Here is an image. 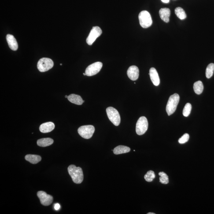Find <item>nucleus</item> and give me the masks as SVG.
Segmentation results:
<instances>
[{
  "instance_id": "obj_16",
  "label": "nucleus",
  "mask_w": 214,
  "mask_h": 214,
  "mask_svg": "<svg viewBox=\"0 0 214 214\" xmlns=\"http://www.w3.org/2000/svg\"><path fill=\"white\" fill-rule=\"evenodd\" d=\"M68 99L69 101L76 105H81L85 102L81 96L75 94H70L68 96Z\"/></svg>"
},
{
  "instance_id": "obj_3",
  "label": "nucleus",
  "mask_w": 214,
  "mask_h": 214,
  "mask_svg": "<svg viewBox=\"0 0 214 214\" xmlns=\"http://www.w3.org/2000/svg\"><path fill=\"white\" fill-rule=\"evenodd\" d=\"M138 18L140 24L143 28H148L152 25V20L151 16L147 11L143 10L140 12Z\"/></svg>"
},
{
  "instance_id": "obj_1",
  "label": "nucleus",
  "mask_w": 214,
  "mask_h": 214,
  "mask_svg": "<svg viewBox=\"0 0 214 214\" xmlns=\"http://www.w3.org/2000/svg\"><path fill=\"white\" fill-rule=\"evenodd\" d=\"M68 171L74 183L77 184L82 183L83 180L84 176L81 168L71 164L68 167Z\"/></svg>"
},
{
  "instance_id": "obj_28",
  "label": "nucleus",
  "mask_w": 214,
  "mask_h": 214,
  "mask_svg": "<svg viewBox=\"0 0 214 214\" xmlns=\"http://www.w3.org/2000/svg\"><path fill=\"white\" fill-rule=\"evenodd\" d=\"M161 1H162L163 2L166 3H168V2H169V0H161Z\"/></svg>"
},
{
  "instance_id": "obj_15",
  "label": "nucleus",
  "mask_w": 214,
  "mask_h": 214,
  "mask_svg": "<svg viewBox=\"0 0 214 214\" xmlns=\"http://www.w3.org/2000/svg\"><path fill=\"white\" fill-rule=\"evenodd\" d=\"M160 18L163 21L166 23H168L169 21V17L171 14V11L168 8H162L159 11Z\"/></svg>"
},
{
  "instance_id": "obj_23",
  "label": "nucleus",
  "mask_w": 214,
  "mask_h": 214,
  "mask_svg": "<svg viewBox=\"0 0 214 214\" xmlns=\"http://www.w3.org/2000/svg\"><path fill=\"white\" fill-rule=\"evenodd\" d=\"M159 175L160 176V181L163 184H167L169 182L168 176L165 173L163 172H159Z\"/></svg>"
},
{
  "instance_id": "obj_6",
  "label": "nucleus",
  "mask_w": 214,
  "mask_h": 214,
  "mask_svg": "<svg viewBox=\"0 0 214 214\" xmlns=\"http://www.w3.org/2000/svg\"><path fill=\"white\" fill-rule=\"evenodd\" d=\"M149 127V123L147 119L145 117L142 116L140 117L137 122L136 131L138 135L144 134L147 131Z\"/></svg>"
},
{
  "instance_id": "obj_21",
  "label": "nucleus",
  "mask_w": 214,
  "mask_h": 214,
  "mask_svg": "<svg viewBox=\"0 0 214 214\" xmlns=\"http://www.w3.org/2000/svg\"><path fill=\"white\" fill-rule=\"evenodd\" d=\"M175 13L176 16L180 20H184L186 18V13L182 8L177 7L175 9Z\"/></svg>"
},
{
  "instance_id": "obj_9",
  "label": "nucleus",
  "mask_w": 214,
  "mask_h": 214,
  "mask_svg": "<svg viewBox=\"0 0 214 214\" xmlns=\"http://www.w3.org/2000/svg\"><path fill=\"white\" fill-rule=\"evenodd\" d=\"M102 65V63L99 61L93 63L86 68L85 73L88 76H92L95 75L101 71Z\"/></svg>"
},
{
  "instance_id": "obj_26",
  "label": "nucleus",
  "mask_w": 214,
  "mask_h": 214,
  "mask_svg": "<svg viewBox=\"0 0 214 214\" xmlns=\"http://www.w3.org/2000/svg\"><path fill=\"white\" fill-rule=\"evenodd\" d=\"M189 138H190V136H189L188 134H185L180 138H179V139L178 140V142L180 144H184L188 141Z\"/></svg>"
},
{
  "instance_id": "obj_31",
  "label": "nucleus",
  "mask_w": 214,
  "mask_h": 214,
  "mask_svg": "<svg viewBox=\"0 0 214 214\" xmlns=\"http://www.w3.org/2000/svg\"><path fill=\"white\" fill-rule=\"evenodd\" d=\"M83 75H86L85 73H83Z\"/></svg>"
},
{
  "instance_id": "obj_20",
  "label": "nucleus",
  "mask_w": 214,
  "mask_h": 214,
  "mask_svg": "<svg viewBox=\"0 0 214 214\" xmlns=\"http://www.w3.org/2000/svg\"><path fill=\"white\" fill-rule=\"evenodd\" d=\"M193 89L195 93L197 94H200L204 90V85L201 81H199L195 82L193 85Z\"/></svg>"
},
{
  "instance_id": "obj_7",
  "label": "nucleus",
  "mask_w": 214,
  "mask_h": 214,
  "mask_svg": "<svg viewBox=\"0 0 214 214\" xmlns=\"http://www.w3.org/2000/svg\"><path fill=\"white\" fill-rule=\"evenodd\" d=\"M54 66V62L49 58L43 57L39 60L38 63V68L41 72H44L51 69Z\"/></svg>"
},
{
  "instance_id": "obj_11",
  "label": "nucleus",
  "mask_w": 214,
  "mask_h": 214,
  "mask_svg": "<svg viewBox=\"0 0 214 214\" xmlns=\"http://www.w3.org/2000/svg\"><path fill=\"white\" fill-rule=\"evenodd\" d=\"M127 74L129 78L131 80H137L139 77V69L136 66H131L129 68L127 71Z\"/></svg>"
},
{
  "instance_id": "obj_25",
  "label": "nucleus",
  "mask_w": 214,
  "mask_h": 214,
  "mask_svg": "<svg viewBox=\"0 0 214 214\" xmlns=\"http://www.w3.org/2000/svg\"><path fill=\"white\" fill-rule=\"evenodd\" d=\"M192 109V105L190 103H187L185 105L183 110V115L184 117H188L190 114Z\"/></svg>"
},
{
  "instance_id": "obj_22",
  "label": "nucleus",
  "mask_w": 214,
  "mask_h": 214,
  "mask_svg": "<svg viewBox=\"0 0 214 214\" xmlns=\"http://www.w3.org/2000/svg\"><path fill=\"white\" fill-rule=\"evenodd\" d=\"M214 71V64L211 63L207 67L206 70V76L208 79H209L213 74Z\"/></svg>"
},
{
  "instance_id": "obj_29",
  "label": "nucleus",
  "mask_w": 214,
  "mask_h": 214,
  "mask_svg": "<svg viewBox=\"0 0 214 214\" xmlns=\"http://www.w3.org/2000/svg\"><path fill=\"white\" fill-rule=\"evenodd\" d=\"M148 214H155V213H153V212H149Z\"/></svg>"
},
{
  "instance_id": "obj_19",
  "label": "nucleus",
  "mask_w": 214,
  "mask_h": 214,
  "mask_svg": "<svg viewBox=\"0 0 214 214\" xmlns=\"http://www.w3.org/2000/svg\"><path fill=\"white\" fill-rule=\"evenodd\" d=\"M131 151L130 148L124 146H119L116 147L113 150L115 154L119 155L128 153Z\"/></svg>"
},
{
  "instance_id": "obj_27",
  "label": "nucleus",
  "mask_w": 214,
  "mask_h": 214,
  "mask_svg": "<svg viewBox=\"0 0 214 214\" xmlns=\"http://www.w3.org/2000/svg\"><path fill=\"white\" fill-rule=\"evenodd\" d=\"M60 204H56L54 205V208L56 210H58L60 209Z\"/></svg>"
},
{
  "instance_id": "obj_2",
  "label": "nucleus",
  "mask_w": 214,
  "mask_h": 214,
  "mask_svg": "<svg viewBox=\"0 0 214 214\" xmlns=\"http://www.w3.org/2000/svg\"><path fill=\"white\" fill-rule=\"evenodd\" d=\"M179 96L176 93L170 96L166 108L168 116L172 115L175 112L179 103Z\"/></svg>"
},
{
  "instance_id": "obj_13",
  "label": "nucleus",
  "mask_w": 214,
  "mask_h": 214,
  "mask_svg": "<svg viewBox=\"0 0 214 214\" xmlns=\"http://www.w3.org/2000/svg\"><path fill=\"white\" fill-rule=\"evenodd\" d=\"M7 42L11 50L16 51L18 49V44L14 37L10 34H8L6 36Z\"/></svg>"
},
{
  "instance_id": "obj_4",
  "label": "nucleus",
  "mask_w": 214,
  "mask_h": 214,
  "mask_svg": "<svg viewBox=\"0 0 214 214\" xmlns=\"http://www.w3.org/2000/svg\"><path fill=\"white\" fill-rule=\"evenodd\" d=\"M106 113L108 118L115 126L120 124L121 117L118 111L113 107H108L106 109Z\"/></svg>"
},
{
  "instance_id": "obj_32",
  "label": "nucleus",
  "mask_w": 214,
  "mask_h": 214,
  "mask_svg": "<svg viewBox=\"0 0 214 214\" xmlns=\"http://www.w3.org/2000/svg\"><path fill=\"white\" fill-rule=\"evenodd\" d=\"M60 65H62V64H60Z\"/></svg>"
},
{
  "instance_id": "obj_10",
  "label": "nucleus",
  "mask_w": 214,
  "mask_h": 214,
  "mask_svg": "<svg viewBox=\"0 0 214 214\" xmlns=\"http://www.w3.org/2000/svg\"><path fill=\"white\" fill-rule=\"evenodd\" d=\"M37 195L42 205L49 206L53 203V196L47 194L45 192L39 191L38 192Z\"/></svg>"
},
{
  "instance_id": "obj_30",
  "label": "nucleus",
  "mask_w": 214,
  "mask_h": 214,
  "mask_svg": "<svg viewBox=\"0 0 214 214\" xmlns=\"http://www.w3.org/2000/svg\"><path fill=\"white\" fill-rule=\"evenodd\" d=\"M68 96L66 95V96H65V98H68Z\"/></svg>"
},
{
  "instance_id": "obj_18",
  "label": "nucleus",
  "mask_w": 214,
  "mask_h": 214,
  "mask_svg": "<svg viewBox=\"0 0 214 214\" xmlns=\"http://www.w3.org/2000/svg\"><path fill=\"white\" fill-rule=\"evenodd\" d=\"M54 141L50 138H43L38 140L37 141V144L38 146L41 147H46L50 146L53 143Z\"/></svg>"
},
{
  "instance_id": "obj_24",
  "label": "nucleus",
  "mask_w": 214,
  "mask_h": 214,
  "mask_svg": "<svg viewBox=\"0 0 214 214\" xmlns=\"http://www.w3.org/2000/svg\"><path fill=\"white\" fill-rule=\"evenodd\" d=\"M155 173L152 171H148L145 176V179L147 182H151L155 178Z\"/></svg>"
},
{
  "instance_id": "obj_17",
  "label": "nucleus",
  "mask_w": 214,
  "mask_h": 214,
  "mask_svg": "<svg viewBox=\"0 0 214 214\" xmlns=\"http://www.w3.org/2000/svg\"><path fill=\"white\" fill-rule=\"evenodd\" d=\"M25 159L31 164H35L42 160V157L38 155L29 154L25 156Z\"/></svg>"
},
{
  "instance_id": "obj_5",
  "label": "nucleus",
  "mask_w": 214,
  "mask_h": 214,
  "mask_svg": "<svg viewBox=\"0 0 214 214\" xmlns=\"http://www.w3.org/2000/svg\"><path fill=\"white\" fill-rule=\"evenodd\" d=\"M95 128L91 125L81 126L78 129V133L85 139H89L92 137Z\"/></svg>"
},
{
  "instance_id": "obj_12",
  "label": "nucleus",
  "mask_w": 214,
  "mask_h": 214,
  "mask_svg": "<svg viewBox=\"0 0 214 214\" xmlns=\"http://www.w3.org/2000/svg\"><path fill=\"white\" fill-rule=\"evenodd\" d=\"M149 75L153 84L156 86H158L160 83V79L156 69L151 68L149 70Z\"/></svg>"
},
{
  "instance_id": "obj_14",
  "label": "nucleus",
  "mask_w": 214,
  "mask_h": 214,
  "mask_svg": "<svg viewBox=\"0 0 214 214\" xmlns=\"http://www.w3.org/2000/svg\"><path fill=\"white\" fill-rule=\"evenodd\" d=\"M55 128V125L53 122H49L43 123L39 127L40 131L45 133L53 131Z\"/></svg>"
},
{
  "instance_id": "obj_8",
  "label": "nucleus",
  "mask_w": 214,
  "mask_h": 214,
  "mask_svg": "<svg viewBox=\"0 0 214 214\" xmlns=\"http://www.w3.org/2000/svg\"><path fill=\"white\" fill-rule=\"evenodd\" d=\"M102 34L101 28L98 26L93 27L86 39V42L88 44L91 45L95 42L96 39Z\"/></svg>"
}]
</instances>
